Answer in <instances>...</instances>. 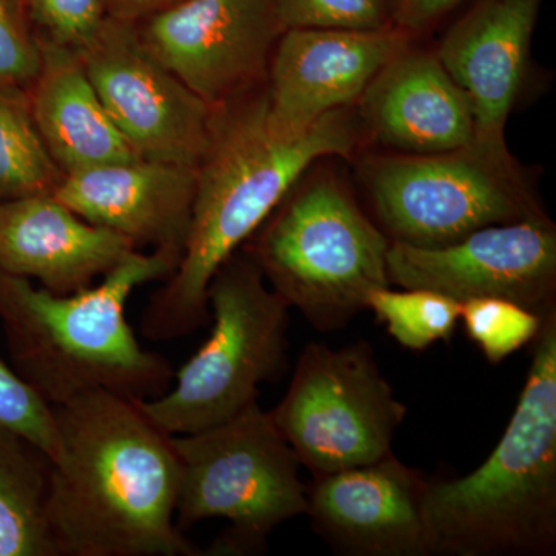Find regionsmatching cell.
Listing matches in <instances>:
<instances>
[{
  "label": "cell",
  "instance_id": "1",
  "mask_svg": "<svg viewBox=\"0 0 556 556\" xmlns=\"http://www.w3.org/2000/svg\"><path fill=\"white\" fill-rule=\"evenodd\" d=\"M365 141L356 104L329 112L303 134H278L269 121L266 83L212 109L185 249L142 313L144 338L169 342L206 327L207 288L219 266L248 243L313 164L353 159Z\"/></svg>",
  "mask_w": 556,
  "mask_h": 556
},
{
  "label": "cell",
  "instance_id": "2",
  "mask_svg": "<svg viewBox=\"0 0 556 556\" xmlns=\"http://www.w3.org/2000/svg\"><path fill=\"white\" fill-rule=\"evenodd\" d=\"M53 408L49 518L60 556H201L175 522L170 434L137 401L84 394Z\"/></svg>",
  "mask_w": 556,
  "mask_h": 556
},
{
  "label": "cell",
  "instance_id": "3",
  "mask_svg": "<svg viewBox=\"0 0 556 556\" xmlns=\"http://www.w3.org/2000/svg\"><path fill=\"white\" fill-rule=\"evenodd\" d=\"M181 258L135 251L102 283L60 295L0 270V325L11 364L50 407L84 394L148 401L169 390L170 362L142 348L126 317L135 289L166 281Z\"/></svg>",
  "mask_w": 556,
  "mask_h": 556
},
{
  "label": "cell",
  "instance_id": "4",
  "mask_svg": "<svg viewBox=\"0 0 556 556\" xmlns=\"http://www.w3.org/2000/svg\"><path fill=\"white\" fill-rule=\"evenodd\" d=\"M424 508L434 555L556 554V313L496 447L466 477L428 481Z\"/></svg>",
  "mask_w": 556,
  "mask_h": 556
},
{
  "label": "cell",
  "instance_id": "5",
  "mask_svg": "<svg viewBox=\"0 0 556 556\" xmlns=\"http://www.w3.org/2000/svg\"><path fill=\"white\" fill-rule=\"evenodd\" d=\"M321 161L302 175L243 249L289 308L299 309L317 331L331 332L367 309L369 292L391 287V241L345 179Z\"/></svg>",
  "mask_w": 556,
  "mask_h": 556
},
{
  "label": "cell",
  "instance_id": "6",
  "mask_svg": "<svg viewBox=\"0 0 556 556\" xmlns=\"http://www.w3.org/2000/svg\"><path fill=\"white\" fill-rule=\"evenodd\" d=\"M212 329L175 372V386L139 408L170 437L225 422L257 402L258 387L288 368L289 306L269 287L243 248L230 255L207 288Z\"/></svg>",
  "mask_w": 556,
  "mask_h": 556
},
{
  "label": "cell",
  "instance_id": "7",
  "mask_svg": "<svg viewBox=\"0 0 556 556\" xmlns=\"http://www.w3.org/2000/svg\"><path fill=\"white\" fill-rule=\"evenodd\" d=\"M375 222L391 243L439 248L475 230L546 217L507 142L475 139L438 153H371L361 161Z\"/></svg>",
  "mask_w": 556,
  "mask_h": 556
},
{
  "label": "cell",
  "instance_id": "8",
  "mask_svg": "<svg viewBox=\"0 0 556 556\" xmlns=\"http://www.w3.org/2000/svg\"><path fill=\"white\" fill-rule=\"evenodd\" d=\"M170 442L178 460V529L212 518L230 522L206 555L258 554L278 526L308 511L302 464L258 402Z\"/></svg>",
  "mask_w": 556,
  "mask_h": 556
},
{
  "label": "cell",
  "instance_id": "9",
  "mask_svg": "<svg viewBox=\"0 0 556 556\" xmlns=\"http://www.w3.org/2000/svg\"><path fill=\"white\" fill-rule=\"evenodd\" d=\"M269 415L300 464L321 477L390 455L407 407L361 340L343 348L309 343Z\"/></svg>",
  "mask_w": 556,
  "mask_h": 556
},
{
  "label": "cell",
  "instance_id": "10",
  "mask_svg": "<svg viewBox=\"0 0 556 556\" xmlns=\"http://www.w3.org/2000/svg\"><path fill=\"white\" fill-rule=\"evenodd\" d=\"M78 54L102 105L139 159L199 167L212 108L146 50L135 24L108 17Z\"/></svg>",
  "mask_w": 556,
  "mask_h": 556
},
{
  "label": "cell",
  "instance_id": "11",
  "mask_svg": "<svg viewBox=\"0 0 556 556\" xmlns=\"http://www.w3.org/2000/svg\"><path fill=\"white\" fill-rule=\"evenodd\" d=\"M135 27L146 50L212 109L266 83L283 35L277 0H182Z\"/></svg>",
  "mask_w": 556,
  "mask_h": 556
},
{
  "label": "cell",
  "instance_id": "12",
  "mask_svg": "<svg viewBox=\"0 0 556 556\" xmlns=\"http://www.w3.org/2000/svg\"><path fill=\"white\" fill-rule=\"evenodd\" d=\"M390 285L430 289L457 302L511 300L541 317L556 313V226L551 217L486 226L439 248L391 243Z\"/></svg>",
  "mask_w": 556,
  "mask_h": 556
},
{
  "label": "cell",
  "instance_id": "13",
  "mask_svg": "<svg viewBox=\"0 0 556 556\" xmlns=\"http://www.w3.org/2000/svg\"><path fill=\"white\" fill-rule=\"evenodd\" d=\"M428 481L393 455L314 477L308 511L318 535L340 555L431 556Z\"/></svg>",
  "mask_w": 556,
  "mask_h": 556
},
{
  "label": "cell",
  "instance_id": "14",
  "mask_svg": "<svg viewBox=\"0 0 556 556\" xmlns=\"http://www.w3.org/2000/svg\"><path fill=\"white\" fill-rule=\"evenodd\" d=\"M415 42L396 25L380 30H287L266 78L269 121L299 135L321 116L356 104L380 68Z\"/></svg>",
  "mask_w": 556,
  "mask_h": 556
},
{
  "label": "cell",
  "instance_id": "15",
  "mask_svg": "<svg viewBox=\"0 0 556 556\" xmlns=\"http://www.w3.org/2000/svg\"><path fill=\"white\" fill-rule=\"evenodd\" d=\"M544 0H478L442 36L439 61L470 98L475 139L506 142Z\"/></svg>",
  "mask_w": 556,
  "mask_h": 556
},
{
  "label": "cell",
  "instance_id": "16",
  "mask_svg": "<svg viewBox=\"0 0 556 556\" xmlns=\"http://www.w3.org/2000/svg\"><path fill=\"white\" fill-rule=\"evenodd\" d=\"M195 190L197 167L138 159L64 175L53 197L137 248L182 255Z\"/></svg>",
  "mask_w": 556,
  "mask_h": 556
},
{
  "label": "cell",
  "instance_id": "17",
  "mask_svg": "<svg viewBox=\"0 0 556 556\" xmlns=\"http://www.w3.org/2000/svg\"><path fill=\"white\" fill-rule=\"evenodd\" d=\"M356 110L365 139L393 152H447L475 138L470 98L437 51L415 42L380 68Z\"/></svg>",
  "mask_w": 556,
  "mask_h": 556
},
{
  "label": "cell",
  "instance_id": "18",
  "mask_svg": "<svg viewBox=\"0 0 556 556\" xmlns=\"http://www.w3.org/2000/svg\"><path fill=\"white\" fill-rule=\"evenodd\" d=\"M135 251L126 237L91 225L53 193L0 203V270L38 280L53 294L93 287Z\"/></svg>",
  "mask_w": 556,
  "mask_h": 556
},
{
  "label": "cell",
  "instance_id": "19",
  "mask_svg": "<svg viewBox=\"0 0 556 556\" xmlns=\"http://www.w3.org/2000/svg\"><path fill=\"white\" fill-rule=\"evenodd\" d=\"M38 75L27 89L36 129L62 174L138 160L110 118L78 51L40 43Z\"/></svg>",
  "mask_w": 556,
  "mask_h": 556
},
{
  "label": "cell",
  "instance_id": "20",
  "mask_svg": "<svg viewBox=\"0 0 556 556\" xmlns=\"http://www.w3.org/2000/svg\"><path fill=\"white\" fill-rule=\"evenodd\" d=\"M51 460L0 427V556H60L49 518Z\"/></svg>",
  "mask_w": 556,
  "mask_h": 556
},
{
  "label": "cell",
  "instance_id": "21",
  "mask_svg": "<svg viewBox=\"0 0 556 556\" xmlns=\"http://www.w3.org/2000/svg\"><path fill=\"white\" fill-rule=\"evenodd\" d=\"M62 178L36 129L27 90L0 86V203L53 193Z\"/></svg>",
  "mask_w": 556,
  "mask_h": 556
},
{
  "label": "cell",
  "instance_id": "22",
  "mask_svg": "<svg viewBox=\"0 0 556 556\" xmlns=\"http://www.w3.org/2000/svg\"><path fill=\"white\" fill-rule=\"evenodd\" d=\"M460 308L463 303L430 289L383 287L369 292L367 299V309L386 325L388 334L413 351L448 342L460 320Z\"/></svg>",
  "mask_w": 556,
  "mask_h": 556
},
{
  "label": "cell",
  "instance_id": "23",
  "mask_svg": "<svg viewBox=\"0 0 556 556\" xmlns=\"http://www.w3.org/2000/svg\"><path fill=\"white\" fill-rule=\"evenodd\" d=\"M547 317H541L511 300L497 298L466 300L460 308V320L468 339L477 343L493 365L535 342Z\"/></svg>",
  "mask_w": 556,
  "mask_h": 556
},
{
  "label": "cell",
  "instance_id": "24",
  "mask_svg": "<svg viewBox=\"0 0 556 556\" xmlns=\"http://www.w3.org/2000/svg\"><path fill=\"white\" fill-rule=\"evenodd\" d=\"M394 0H277L287 30H380L393 24Z\"/></svg>",
  "mask_w": 556,
  "mask_h": 556
},
{
  "label": "cell",
  "instance_id": "25",
  "mask_svg": "<svg viewBox=\"0 0 556 556\" xmlns=\"http://www.w3.org/2000/svg\"><path fill=\"white\" fill-rule=\"evenodd\" d=\"M24 10L40 43L75 51L108 20L104 0H24Z\"/></svg>",
  "mask_w": 556,
  "mask_h": 556
},
{
  "label": "cell",
  "instance_id": "26",
  "mask_svg": "<svg viewBox=\"0 0 556 556\" xmlns=\"http://www.w3.org/2000/svg\"><path fill=\"white\" fill-rule=\"evenodd\" d=\"M0 427L30 441L50 457L60 453L53 408L0 358Z\"/></svg>",
  "mask_w": 556,
  "mask_h": 556
},
{
  "label": "cell",
  "instance_id": "27",
  "mask_svg": "<svg viewBox=\"0 0 556 556\" xmlns=\"http://www.w3.org/2000/svg\"><path fill=\"white\" fill-rule=\"evenodd\" d=\"M40 46L21 0H0V86L27 90L38 75Z\"/></svg>",
  "mask_w": 556,
  "mask_h": 556
},
{
  "label": "cell",
  "instance_id": "28",
  "mask_svg": "<svg viewBox=\"0 0 556 556\" xmlns=\"http://www.w3.org/2000/svg\"><path fill=\"white\" fill-rule=\"evenodd\" d=\"M466 0H394L393 24L413 36L427 31Z\"/></svg>",
  "mask_w": 556,
  "mask_h": 556
},
{
  "label": "cell",
  "instance_id": "29",
  "mask_svg": "<svg viewBox=\"0 0 556 556\" xmlns=\"http://www.w3.org/2000/svg\"><path fill=\"white\" fill-rule=\"evenodd\" d=\"M179 2L182 0H104V7L110 20L137 24V22L170 9Z\"/></svg>",
  "mask_w": 556,
  "mask_h": 556
},
{
  "label": "cell",
  "instance_id": "30",
  "mask_svg": "<svg viewBox=\"0 0 556 556\" xmlns=\"http://www.w3.org/2000/svg\"><path fill=\"white\" fill-rule=\"evenodd\" d=\"M21 2H22V5H24V0H21Z\"/></svg>",
  "mask_w": 556,
  "mask_h": 556
}]
</instances>
